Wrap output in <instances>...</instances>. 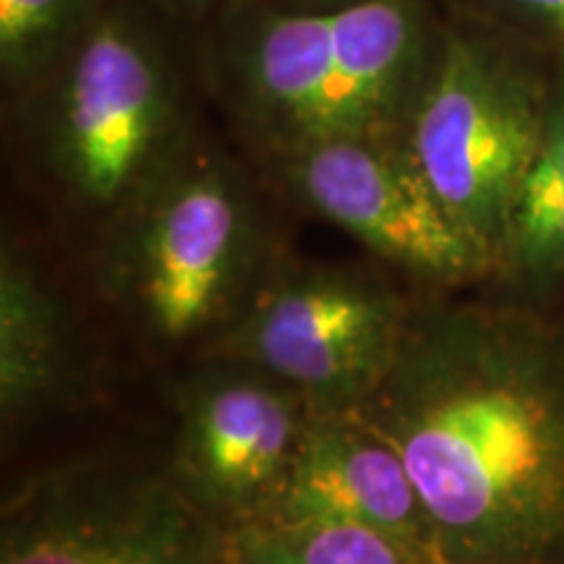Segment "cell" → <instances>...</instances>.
Instances as JSON below:
<instances>
[{
	"mask_svg": "<svg viewBox=\"0 0 564 564\" xmlns=\"http://www.w3.org/2000/svg\"><path fill=\"white\" fill-rule=\"evenodd\" d=\"M552 70L491 32L442 26L400 144L429 188L499 264L520 181L544 133Z\"/></svg>",
	"mask_w": 564,
	"mask_h": 564,
	"instance_id": "cell-5",
	"label": "cell"
},
{
	"mask_svg": "<svg viewBox=\"0 0 564 564\" xmlns=\"http://www.w3.org/2000/svg\"><path fill=\"white\" fill-rule=\"evenodd\" d=\"M152 9L171 13L175 19L188 21H215L238 6L251 3V0H147Z\"/></svg>",
	"mask_w": 564,
	"mask_h": 564,
	"instance_id": "cell-16",
	"label": "cell"
},
{
	"mask_svg": "<svg viewBox=\"0 0 564 564\" xmlns=\"http://www.w3.org/2000/svg\"><path fill=\"white\" fill-rule=\"evenodd\" d=\"M361 413L403 455L442 564H564V322L413 299Z\"/></svg>",
	"mask_w": 564,
	"mask_h": 564,
	"instance_id": "cell-1",
	"label": "cell"
},
{
	"mask_svg": "<svg viewBox=\"0 0 564 564\" xmlns=\"http://www.w3.org/2000/svg\"><path fill=\"white\" fill-rule=\"evenodd\" d=\"M280 259L241 167L199 139L97 243L105 295L160 350L207 352Z\"/></svg>",
	"mask_w": 564,
	"mask_h": 564,
	"instance_id": "cell-4",
	"label": "cell"
},
{
	"mask_svg": "<svg viewBox=\"0 0 564 564\" xmlns=\"http://www.w3.org/2000/svg\"><path fill=\"white\" fill-rule=\"evenodd\" d=\"M491 282L531 306L564 285V61L552 68L544 133L514 194Z\"/></svg>",
	"mask_w": 564,
	"mask_h": 564,
	"instance_id": "cell-12",
	"label": "cell"
},
{
	"mask_svg": "<svg viewBox=\"0 0 564 564\" xmlns=\"http://www.w3.org/2000/svg\"><path fill=\"white\" fill-rule=\"evenodd\" d=\"M481 9L518 32L544 42L564 61V0H478Z\"/></svg>",
	"mask_w": 564,
	"mask_h": 564,
	"instance_id": "cell-15",
	"label": "cell"
},
{
	"mask_svg": "<svg viewBox=\"0 0 564 564\" xmlns=\"http://www.w3.org/2000/svg\"><path fill=\"white\" fill-rule=\"evenodd\" d=\"M228 564H442L398 535L337 520H264L230 531Z\"/></svg>",
	"mask_w": 564,
	"mask_h": 564,
	"instance_id": "cell-13",
	"label": "cell"
},
{
	"mask_svg": "<svg viewBox=\"0 0 564 564\" xmlns=\"http://www.w3.org/2000/svg\"><path fill=\"white\" fill-rule=\"evenodd\" d=\"M369 267L282 257L204 356L251 364L299 390L314 413L358 408L390 371L411 314Z\"/></svg>",
	"mask_w": 564,
	"mask_h": 564,
	"instance_id": "cell-6",
	"label": "cell"
},
{
	"mask_svg": "<svg viewBox=\"0 0 564 564\" xmlns=\"http://www.w3.org/2000/svg\"><path fill=\"white\" fill-rule=\"evenodd\" d=\"M34 186L100 243L199 139L186 79L147 11L108 3L24 100Z\"/></svg>",
	"mask_w": 564,
	"mask_h": 564,
	"instance_id": "cell-3",
	"label": "cell"
},
{
	"mask_svg": "<svg viewBox=\"0 0 564 564\" xmlns=\"http://www.w3.org/2000/svg\"><path fill=\"white\" fill-rule=\"evenodd\" d=\"M295 3H337V0H295Z\"/></svg>",
	"mask_w": 564,
	"mask_h": 564,
	"instance_id": "cell-17",
	"label": "cell"
},
{
	"mask_svg": "<svg viewBox=\"0 0 564 564\" xmlns=\"http://www.w3.org/2000/svg\"><path fill=\"white\" fill-rule=\"evenodd\" d=\"M301 207L432 293L491 282L497 262L449 215L400 139H343L270 162Z\"/></svg>",
	"mask_w": 564,
	"mask_h": 564,
	"instance_id": "cell-9",
	"label": "cell"
},
{
	"mask_svg": "<svg viewBox=\"0 0 564 564\" xmlns=\"http://www.w3.org/2000/svg\"><path fill=\"white\" fill-rule=\"evenodd\" d=\"M272 520H337L377 528L436 556L432 528L403 455L361 408L312 413Z\"/></svg>",
	"mask_w": 564,
	"mask_h": 564,
	"instance_id": "cell-10",
	"label": "cell"
},
{
	"mask_svg": "<svg viewBox=\"0 0 564 564\" xmlns=\"http://www.w3.org/2000/svg\"><path fill=\"white\" fill-rule=\"evenodd\" d=\"M230 531L167 470L70 460L21 481L0 512V564H228Z\"/></svg>",
	"mask_w": 564,
	"mask_h": 564,
	"instance_id": "cell-7",
	"label": "cell"
},
{
	"mask_svg": "<svg viewBox=\"0 0 564 564\" xmlns=\"http://www.w3.org/2000/svg\"><path fill=\"white\" fill-rule=\"evenodd\" d=\"M105 6L108 0H0V79L13 100L51 79Z\"/></svg>",
	"mask_w": 564,
	"mask_h": 564,
	"instance_id": "cell-14",
	"label": "cell"
},
{
	"mask_svg": "<svg viewBox=\"0 0 564 564\" xmlns=\"http://www.w3.org/2000/svg\"><path fill=\"white\" fill-rule=\"evenodd\" d=\"M175 392L167 476L228 531L278 514L312 405L257 366L204 356Z\"/></svg>",
	"mask_w": 564,
	"mask_h": 564,
	"instance_id": "cell-8",
	"label": "cell"
},
{
	"mask_svg": "<svg viewBox=\"0 0 564 564\" xmlns=\"http://www.w3.org/2000/svg\"><path fill=\"white\" fill-rule=\"evenodd\" d=\"M89 366L66 295L11 232L0 246V415L6 429L79 408Z\"/></svg>",
	"mask_w": 564,
	"mask_h": 564,
	"instance_id": "cell-11",
	"label": "cell"
},
{
	"mask_svg": "<svg viewBox=\"0 0 564 564\" xmlns=\"http://www.w3.org/2000/svg\"><path fill=\"white\" fill-rule=\"evenodd\" d=\"M429 0H251L212 21L207 74L267 162L343 139H400L440 51Z\"/></svg>",
	"mask_w": 564,
	"mask_h": 564,
	"instance_id": "cell-2",
	"label": "cell"
}]
</instances>
